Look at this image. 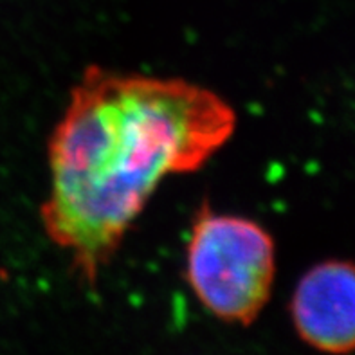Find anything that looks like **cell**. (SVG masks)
<instances>
[{"label": "cell", "mask_w": 355, "mask_h": 355, "mask_svg": "<svg viewBox=\"0 0 355 355\" xmlns=\"http://www.w3.org/2000/svg\"><path fill=\"white\" fill-rule=\"evenodd\" d=\"M234 128V108L193 81L90 65L47 143V239L94 284L162 180L200 170Z\"/></svg>", "instance_id": "cell-1"}, {"label": "cell", "mask_w": 355, "mask_h": 355, "mask_svg": "<svg viewBox=\"0 0 355 355\" xmlns=\"http://www.w3.org/2000/svg\"><path fill=\"white\" fill-rule=\"evenodd\" d=\"M291 315L297 336L332 355L355 352V263L327 260L306 270L294 288Z\"/></svg>", "instance_id": "cell-3"}, {"label": "cell", "mask_w": 355, "mask_h": 355, "mask_svg": "<svg viewBox=\"0 0 355 355\" xmlns=\"http://www.w3.org/2000/svg\"><path fill=\"white\" fill-rule=\"evenodd\" d=\"M276 276V245L258 222L216 213L202 202L186 245V279L215 318L248 327L269 302Z\"/></svg>", "instance_id": "cell-2"}]
</instances>
